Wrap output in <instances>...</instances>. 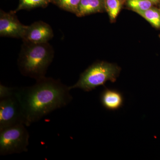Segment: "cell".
Wrapping results in <instances>:
<instances>
[{
  "mask_svg": "<svg viewBox=\"0 0 160 160\" xmlns=\"http://www.w3.org/2000/svg\"><path fill=\"white\" fill-rule=\"evenodd\" d=\"M70 90L60 80L46 77L32 86L17 88L15 96L22 107L25 125L30 126L69 105L72 100Z\"/></svg>",
  "mask_w": 160,
  "mask_h": 160,
  "instance_id": "cell-1",
  "label": "cell"
},
{
  "mask_svg": "<svg viewBox=\"0 0 160 160\" xmlns=\"http://www.w3.org/2000/svg\"><path fill=\"white\" fill-rule=\"evenodd\" d=\"M54 53L53 47L49 42L34 43L23 41L17 62L20 72L36 81L45 77Z\"/></svg>",
  "mask_w": 160,
  "mask_h": 160,
  "instance_id": "cell-2",
  "label": "cell"
},
{
  "mask_svg": "<svg viewBox=\"0 0 160 160\" xmlns=\"http://www.w3.org/2000/svg\"><path fill=\"white\" fill-rule=\"evenodd\" d=\"M120 67L112 63L99 62L94 63L83 72L79 79L70 89L79 88L89 92L103 86L107 82H114L120 72Z\"/></svg>",
  "mask_w": 160,
  "mask_h": 160,
  "instance_id": "cell-3",
  "label": "cell"
},
{
  "mask_svg": "<svg viewBox=\"0 0 160 160\" xmlns=\"http://www.w3.org/2000/svg\"><path fill=\"white\" fill-rule=\"evenodd\" d=\"M26 127L24 124H19L0 131L1 156L28 151L29 134Z\"/></svg>",
  "mask_w": 160,
  "mask_h": 160,
  "instance_id": "cell-4",
  "label": "cell"
},
{
  "mask_svg": "<svg viewBox=\"0 0 160 160\" xmlns=\"http://www.w3.org/2000/svg\"><path fill=\"white\" fill-rule=\"evenodd\" d=\"M19 124L25 125V119L16 96L0 99V131Z\"/></svg>",
  "mask_w": 160,
  "mask_h": 160,
  "instance_id": "cell-5",
  "label": "cell"
},
{
  "mask_svg": "<svg viewBox=\"0 0 160 160\" xmlns=\"http://www.w3.org/2000/svg\"><path fill=\"white\" fill-rule=\"evenodd\" d=\"M14 11L0 10V36L23 39L27 26L20 22Z\"/></svg>",
  "mask_w": 160,
  "mask_h": 160,
  "instance_id": "cell-6",
  "label": "cell"
},
{
  "mask_svg": "<svg viewBox=\"0 0 160 160\" xmlns=\"http://www.w3.org/2000/svg\"><path fill=\"white\" fill-rule=\"evenodd\" d=\"M53 36L51 26L45 22L39 21L27 26L22 41L34 43H47Z\"/></svg>",
  "mask_w": 160,
  "mask_h": 160,
  "instance_id": "cell-7",
  "label": "cell"
},
{
  "mask_svg": "<svg viewBox=\"0 0 160 160\" xmlns=\"http://www.w3.org/2000/svg\"><path fill=\"white\" fill-rule=\"evenodd\" d=\"M100 101L106 109L116 110L122 106L124 98L122 94L118 90L106 89L101 93Z\"/></svg>",
  "mask_w": 160,
  "mask_h": 160,
  "instance_id": "cell-8",
  "label": "cell"
},
{
  "mask_svg": "<svg viewBox=\"0 0 160 160\" xmlns=\"http://www.w3.org/2000/svg\"><path fill=\"white\" fill-rule=\"evenodd\" d=\"M105 10L104 0H81L77 13L78 17L102 12Z\"/></svg>",
  "mask_w": 160,
  "mask_h": 160,
  "instance_id": "cell-9",
  "label": "cell"
},
{
  "mask_svg": "<svg viewBox=\"0 0 160 160\" xmlns=\"http://www.w3.org/2000/svg\"><path fill=\"white\" fill-rule=\"evenodd\" d=\"M52 0H19L17 8L13 10L16 12L22 10H31L38 8H46L52 3Z\"/></svg>",
  "mask_w": 160,
  "mask_h": 160,
  "instance_id": "cell-10",
  "label": "cell"
},
{
  "mask_svg": "<svg viewBox=\"0 0 160 160\" xmlns=\"http://www.w3.org/2000/svg\"><path fill=\"white\" fill-rule=\"evenodd\" d=\"M137 13L148 21L153 27L157 29L160 28V9L152 6L150 9Z\"/></svg>",
  "mask_w": 160,
  "mask_h": 160,
  "instance_id": "cell-11",
  "label": "cell"
},
{
  "mask_svg": "<svg viewBox=\"0 0 160 160\" xmlns=\"http://www.w3.org/2000/svg\"><path fill=\"white\" fill-rule=\"evenodd\" d=\"M105 10L112 22L115 21L122 8L123 0H104Z\"/></svg>",
  "mask_w": 160,
  "mask_h": 160,
  "instance_id": "cell-12",
  "label": "cell"
},
{
  "mask_svg": "<svg viewBox=\"0 0 160 160\" xmlns=\"http://www.w3.org/2000/svg\"><path fill=\"white\" fill-rule=\"evenodd\" d=\"M81 0H52V3L60 9L76 14Z\"/></svg>",
  "mask_w": 160,
  "mask_h": 160,
  "instance_id": "cell-13",
  "label": "cell"
},
{
  "mask_svg": "<svg viewBox=\"0 0 160 160\" xmlns=\"http://www.w3.org/2000/svg\"><path fill=\"white\" fill-rule=\"evenodd\" d=\"M154 5L149 0H127L126 5L132 11L138 12L150 9Z\"/></svg>",
  "mask_w": 160,
  "mask_h": 160,
  "instance_id": "cell-14",
  "label": "cell"
},
{
  "mask_svg": "<svg viewBox=\"0 0 160 160\" xmlns=\"http://www.w3.org/2000/svg\"><path fill=\"white\" fill-rule=\"evenodd\" d=\"M17 89V87H9L0 84V99L14 96Z\"/></svg>",
  "mask_w": 160,
  "mask_h": 160,
  "instance_id": "cell-15",
  "label": "cell"
},
{
  "mask_svg": "<svg viewBox=\"0 0 160 160\" xmlns=\"http://www.w3.org/2000/svg\"><path fill=\"white\" fill-rule=\"evenodd\" d=\"M149 1H151V2H152V3L154 4H156L158 2H159L160 0H149Z\"/></svg>",
  "mask_w": 160,
  "mask_h": 160,
  "instance_id": "cell-16",
  "label": "cell"
},
{
  "mask_svg": "<svg viewBox=\"0 0 160 160\" xmlns=\"http://www.w3.org/2000/svg\"></svg>",
  "mask_w": 160,
  "mask_h": 160,
  "instance_id": "cell-17",
  "label": "cell"
}]
</instances>
